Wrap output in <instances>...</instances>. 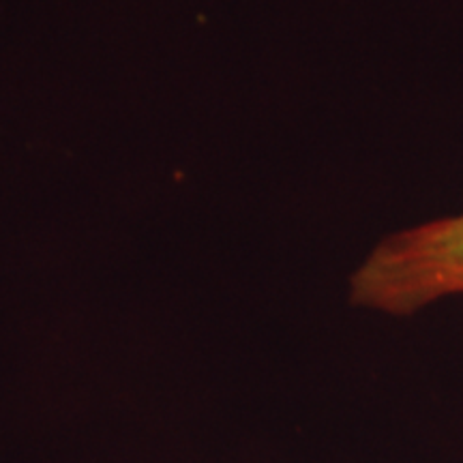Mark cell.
Wrapping results in <instances>:
<instances>
[{"mask_svg":"<svg viewBox=\"0 0 463 463\" xmlns=\"http://www.w3.org/2000/svg\"><path fill=\"white\" fill-rule=\"evenodd\" d=\"M457 294H463V213L391 234L350 279L352 303L389 316H412Z\"/></svg>","mask_w":463,"mask_h":463,"instance_id":"obj_1","label":"cell"}]
</instances>
